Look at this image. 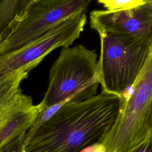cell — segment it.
Segmentation results:
<instances>
[{
  "mask_svg": "<svg viewBox=\"0 0 152 152\" xmlns=\"http://www.w3.org/2000/svg\"><path fill=\"white\" fill-rule=\"evenodd\" d=\"M26 133L22 134L18 137L10 141L0 148V152H25L24 140Z\"/></svg>",
  "mask_w": 152,
  "mask_h": 152,
  "instance_id": "obj_10",
  "label": "cell"
},
{
  "mask_svg": "<svg viewBox=\"0 0 152 152\" xmlns=\"http://www.w3.org/2000/svg\"><path fill=\"white\" fill-rule=\"evenodd\" d=\"M7 104V99L5 96L0 92V115L3 111Z\"/></svg>",
  "mask_w": 152,
  "mask_h": 152,
  "instance_id": "obj_13",
  "label": "cell"
},
{
  "mask_svg": "<svg viewBox=\"0 0 152 152\" xmlns=\"http://www.w3.org/2000/svg\"><path fill=\"white\" fill-rule=\"evenodd\" d=\"M86 21L85 14L70 18L39 37L14 50L0 54V78L22 68L30 71L54 49L69 47L79 38Z\"/></svg>",
  "mask_w": 152,
  "mask_h": 152,
  "instance_id": "obj_5",
  "label": "cell"
},
{
  "mask_svg": "<svg viewBox=\"0 0 152 152\" xmlns=\"http://www.w3.org/2000/svg\"><path fill=\"white\" fill-rule=\"evenodd\" d=\"M144 0H99L98 3L103 5L106 11L116 12L134 8L142 5Z\"/></svg>",
  "mask_w": 152,
  "mask_h": 152,
  "instance_id": "obj_9",
  "label": "cell"
},
{
  "mask_svg": "<svg viewBox=\"0 0 152 152\" xmlns=\"http://www.w3.org/2000/svg\"><path fill=\"white\" fill-rule=\"evenodd\" d=\"M152 137V49L129 95L121 97L118 118L102 141L106 152H126Z\"/></svg>",
  "mask_w": 152,
  "mask_h": 152,
  "instance_id": "obj_2",
  "label": "cell"
},
{
  "mask_svg": "<svg viewBox=\"0 0 152 152\" xmlns=\"http://www.w3.org/2000/svg\"><path fill=\"white\" fill-rule=\"evenodd\" d=\"M97 57L95 50L81 44L62 48L49 71L42 100L46 107L69 98L81 100L96 95L100 84Z\"/></svg>",
  "mask_w": 152,
  "mask_h": 152,
  "instance_id": "obj_3",
  "label": "cell"
},
{
  "mask_svg": "<svg viewBox=\"0 0 152 152\" xmlns=\"http://www.w3.org/2000/svg\"><path fill=\"white\" fill-rule=\"evenodd\" d=\"M37 0H0V37H11L27 15Z\"/></svg>",
  "mask_w": 152,
  "mask_h": 152,
  "instance_id": "obj_8",
  "label": "cell"
},
{
  "mask_svg": "<svg viewBox=\"0 0 152 152\" xmlns=\"http://www.w3.org/2000/svg\"><path fill=\"white\" fill-rule=\"evenodd\" d=\"M91 0H37L17 31L0 43V54L34 40L63 21L85 14Z\"/></svg>",
  "mask_w": 152,
  "mask_h": 152,
  "instance_id": "obj_6",
  "label": "cell"
},
{
  "mask_svg": "<svg viewBox=\"0 0 152 152\" xmlns=\"http://www.w3.org/2000/svg\"><path fill=\"white\" fill-rule=\"evenodd\" d=\"M126 152H152V137H150Z\"/></svg>",
  "mask_w": 152,
  "mask_h": 152,
  "instance_id": "obj_11",
  "label": "cell"
},
{
  "mask_svg": "<svg viewBox=\"0 0 152 152\" xmlns=\"http://www.w3.org/2000/svg\"><path fill=\"white\" fill-rule=\"evenodd\" d=\"M82 152H106V149L102 143H96L87 147Z\"/></svg>",
  "mask_w": 152,
  "mask_h": 152,
  "instance_id": "obj_12",
  "label": "cell"
},
{
  "mask_svg": "<svg viewBox=\"0 0 152 152\" xmlns=\"http://www.w3.org/2000/svg\"><path fill=\"white\" fill-rule=\"evenodd\" d=\"M90 25L99 34L125 35L152 44V0L125 11L94 10L90 14Z\"/></svg>",
  "mask_w": 152,
  "mask_h": 152,
  "instance_id": "obj_7",
  "label": "cell"
},
{
  "mask_svg": "<svg viewBox=\"0 0 152 152\" xmlns=\"http://www.w3.org/2000/svg\"><path fill=\"white\" fill-rule=\"evenodd\" d=\"M121 98L104 91L63 105L24 144L25 152H82L101 143L114 125Z\"/></svg>",
  "mask_w": 152,
  "mask_h": 152,
  "instance_id": "obj_1",
  "label": "cell"
},
{
  "mask_svg": "<svg viewBox=\"0 0 152 152\" xmlns=\"http://www.w3.org/2000/svg\"><path fill=\"white\" fill-rule=\"evenodd\" d=\"M2 42V39H1V37H0V43Z\"/></svg>",
  "mask_w": 152,
  "mask_h": 152,
  "instance_id": "obj_14",
  "label": "cell"
},
{
  "mask_svg": "<svg viewBox=\"0 0 152 152\" xmlns=\"http://www.w3.org/2000/svg\"><path fill=\"white\" fill-rule=\"evenodd\" d=\"M98 75L102 90L122 97L143 69L152 44L130 36L109 33L99 34Z\"/></svg>",
  "mask_w": 152,
  "mask_h": 152,
  "instance_id": "obj_4",
  "label": "cell"
}]
</instances>
